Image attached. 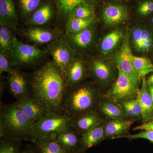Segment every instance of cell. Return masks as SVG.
I'll use <instances>...</instances> for the list:
<instances>
[{"mask_svg": "<svg viewBox=\"0 0 153 153\" xmlns=\"http://www.w3.org/2000/svg\"><path fill=\"white\" fill-rule=\"evenodd\" d=\"M29 77L30 97L51 111L63 113L62 102L68 87L63 75L54 63H46Z\"/></svg>", "mask_w": 153, "mask_h": 153, "instance_id": "obj_1", "label": "cell"}, {"mask_svg": "<svg viewBox=\"0 0 153 153\" xmlns=\"http://www.w3.org/2000/svg\"><path fill=\"white\" fill-rule=\"evenodd\" d=\"M101 95L91 84H78L68 88L63 97V114L73 118L97 111L101 102Z\"/></svg>", "mask_w": 153, "mask_h": 153, "instance_id": "obj_2", "label": "cell"}, {"mask_svg": "<svg viewBox=\"0 0 153 153\" xmlns=\"http://www.w3.org/2000/svg\"><path fill=\"white\" fill-rule=\"evenodd\" d=\"M33 124L14 103L1 105L0 138L31 140Z\"/></svg>", "mask_w": 153, "mask_h": 153, "instance_id": "obj_3", "label": "cell"}, {"mask_svg": "<svg viewBox=\"0 0 153 153\" xmlns=\"http://www.w3.org/2000/svg\"><path fill=\"white\" fill-rule=\"evenodd\" d=\"M71 127V118L65 114L50 111L33 124L31 140L53 136Z\"/></svg>", "mask_w": 153, "mask_h": 153, "instance_id": "obj_4", "label": "cell"}, {"mask_svg": "<svg viewBox=\"0 0 153 153\" xmlns=\"http://www.w3.org/2000/svg\"><path fill=\"white\" fill-rule=\"evenodd\" d=\"M47 55L45 49H39L36 45L24 44L16 36L14 37L10 54L13 67L34 65Z\"/></svg>", "mask_w": 153, "mask_h": 153, "instance_id": "obj_5", "label": "cell"}, {"mask_svg": "<svg viewBox=\"0 0 153 153\" xmlns=\"http://www.w3.org/2000/svg\"><path fill=\"white\" fill-rule=\"evenodd\" d=\"M44 49L47 55L52 57V62L65 79L67 70L76 57L75 49L71 47L64 36L47 44Z\"/></svg>", "mask_w": 153, "mask_h": 153, "instance_id": "obj_6", "label": "cell"}, {"mask_svg": "<svg viewBox=\"0 0 153 153\" xmlns=\"http://www.w3.org/2000/svg\"><path fill=\"white\" fill-rule=\"evenodd\" d=\"M118 77L108 93L111 101H123L138 95L139 80L134 79L117 67Z\"/></svg>", "mask_w": 153, "mask_h": 153, "instance_id": "obj_7", "label": "cell"}, {"mask_svg": "<svg viewBox=\"0 0 153 153\" xmlns=\"http://www.w3.org/2000/svg\"><path fill=\"white\" fill-rule=\"evenodd\" d=\"M7 83L10 92L17 100L30 97V77L17 68L7 73Z\"/></svg>", "mask_w": 153, "mask_h": 153, "instance_id": "obj_8", "label": "cell"}, {"mask_svg": "<svg viewBox=\"0 0 153 153\" xmlns=\"http://www.w3.org/2000/svg\"><path fill=\"white\" fill-rule=\"evenodd\" d=\"M16 105L33 123L51 111L40 102L31 97L17 100Z\"/></svg>", "mask_w": 153, "mask_h": 153, "instance_id": "obj_9", "label": "cell"}, {"mask_svg": "<svg viewBox=\"0 0 153 153\" xmlns=\"http://www.w3.org/2000/svg\"><path fill=\"white\" fill-rule=\"evenodd\" d=\"M28 40L35 44H49L63 36L60 30L57 29L33 27L28 29L25 33Z\"/></svg>", "mask_w": 153, "mask_h": 153, "instance_id": "obj_10", "label": "cell"}, {"mask_svg": "<svg viewBox=\"0 0 153 153\" xmlns=\"http://www.w3.org/2000/svg\"><path fill=\"white\" fill-rule=\"evenodd\" d=\"M131 41L138 52L147 53L153 49V34L146 28H135L132 33Z\"/></svg>", "mask_w": 153, "mask_h": 153, "instance_id": "obj_11", "label": "cell"}, {"mask_svg": "<svg viewBox=\"0 0 153 153\" xmlns=\"http://www.w3.org/2000/svg\"><path fill=\"white\" fill-rule=\"evenodd\" d=\"M87 69L85 63L75 57L68 68L65 77L67 87H73L80 84L87 75Z\"/></svg>", "mask_w": 153, "mask_h": 153, "instance_id": "obj_12", "label": "cell"}, {"mask_svg": "<svg viewBox=\"0 0 153 153\" xmlns=\"http://www.w3.org/2000/svg\"><path fill=\"white\" fill-rule=\"evenodd\" d=\"M72 119V127L80 135L101 125L102 120L97 111L76 117Z\"/></svg>", "mask_w": 153, "mask_h": 153, "instance_id": "obj_13", "label": "cell"}, {"mask_svg": "<svg viewBox=\"0 0 153 153\" xmlns=\"http://www.w3.org/2000/svg\"><path fill=\"white\" fill-rule=\"evenodd\" d=\"M60 146L71 153L80 149L81 135L74 128L52 136Z\"/></svg>", "mask_w": 153, "mask_h": 153, "instance_id": "obj_14", "label": "cell"}, {"mask_svg": "<svg viewBox=\"0 0 153 153\" xmlns=\"http://www.w3.org/2000/svg\"><path fill=\"white\" fill-rule=\"evenodd\" d=\"M103 21L109 26L117 25L124 22L128 16L127 10L121 5L108 4L102 10Z\"/></svg>", "mask_w": 153, "mask_h": 153, "instance_id": "obj_15", "label": "cell"}, {"mask_svg": "<svg viewBox=\"0 0 153 153\" xmlns=\"http://www.w3.org/2000/svg\"><path fill=\"white\" fill-rule=\"evenodd\" d=\"M131 51L128 42H124L119 52L115 56L114 61L117 67L134 79L140 80L129 57V53Z\"/></svg>", "mask_w": 153, "mask_h": 153, "instance_id": "obj_16", "label": "cell"}, {"mask_svg": "<svg viewBox=\"0 0 153 153\" xmlns=\"http://www.w3.org/2000/svg\"><path fill=\"white\" fill-rule=\"evenodd\" d=\"M142 84L139 90L137 98L142 109V118L144 123L148 122L153 118V102L151 98L146 80L144 76L142 77Z\"/></svg>", "mask_w": 153, "mask_h": 153, "instance_id": "obj_17", "label": "cell"}, {"mask_svg": "<svg viewBox=\"0 0 153 153\" xmlns=\"http://www.w3.org/2000/svg\"><path fill=\"white\" fill-rule=\"evenodd\" d=\"M18 19L13 0H0V26L15 29Z\"/></svg>", "mask_w": 153, "mask_h": 153, "instance_id": "obj_18", "label": "cell"}, {"mask_svg": "<svg viewBox=\"0 0 153 153\" xmlns=\"http://www.w3.org/2000/svg\"><path fill=\"white\" fill-rule=\"evenodd\" d=\"M55 10L50 3H46L38 8L28 19L27 25L40 26L48 24L54 17Z\"/></svg>", "mask_w": 153, "mask_h": 153, "instance_id": "obj_19", "label": "cell"}, {"mask_svg": "<svg viewBox=\"0 0 153 153\" xmlns=\"http://www.w3.org/2000/svg\"><path fill=\"white\" fill-rule=\"evenodd\" d=\"M31 141L36 153H70L52 137L34 139Z\"/></svg>", "mask_w": 153, "mask_h": 153, "instance_id": "obj_20", "label": "cell"}, {"mask_svg": "<svg viewBox=\"0 0 153 153\" xmlns=\"http://www.w3.org/2000/svg\"><path fill=\"white\" fill-rule=\"evenodd\" d=\"M64 37L75 50L76 48L82 49L89 47L93 42L94 35L93 30L89 27L78 33L65 34Z\"/></svg>", "mask_w": 153, "mask_h": 153, "instance_id": "obj_21", "label": "cell"}, {"mask_svg": "<svg viewBox=\"0 0 153 153\" xmlns=\"http://www.w3.org/2000/svg\"><path fill=\"white\" fill-rule=\"evenodd\" d=\"M132 121L123 119H113L105 123L104 126L105 139H117L124 135L132 123Z\"/></svg>", "mask_w": 153, "mask_h": 153, "instance_id": "obj_22", "label": "cell"}, {"mask_svg": "<svg viewBox=\"0 0 153 153\" xmlns=\"http://www.w3.org/2000/svg\"><path fill=\"white\" fill-rule=\"evenodd\" d=\"M105 139L104 126L100 125L81 135L80 149L86 151Z\"/></svg>", "mask_w": 153, "mask_h": 153, "instance_id": "obj_23", "label": "cell"}, {"mask_svg": "<svg viewBox=\"0 0 153 153\" xmlns=\"http://www.w3.org/2000/svg\"><path fill=\"white\" fill-rule=\"evenodd\" d=\"M89 71L93 77L100 83L104 84L111 79L112 71L109 65L104 61L94 59L89 64Z\"/></svg>", "mask_w": 153, "mask_h": 153, "instance_id": "obj_24", "label": "cell"}, {"mask_svg": "<svg viewBox=\"0 0 153 153\" xmlns=\"http://www.w3.org/2000/svg\"><path fill=\"white\" fill-rule=\"evenodd\" d=\"M67 17L66 35L78 33L85 30L91 27L96 22L95 18L79 19L75 18L70 14Z\"/></svg>", "mask_w": 153, "mask_h": 153, "instance_id": "obj_25", "label": "cell"}, {"mask_svg": "<svg viewBox=\"0 0 153 153\" xmlns=\"http://www.w3.org/2000/svg\"><path fill=\"white\" fill-rule=\"evenodd\" d=\"M129 57L140 79L146 74L153 72V63L149 59L134 56L131 51L129 53Z\"/></svg>", "mask_w": 153, "mask_h": 153, "instance_id": "obj_26", "label": "cell"}, {"mask_svg": "<svg viewBox=\"0 0 153 153\" xmlns=\"http://www.w3.org/2000/svg\"><path fill=\"white\" fill-rule=\"evenodd\" d=\"M59 13L68 16L77 6L81 4L94 6L96 0H54Z\"/></svg>", "mask_w": 153, "mask_h": 153, "instance_id": "obj_27", "label": "cell"}, {"mask_svg": "<svg viewBox=\"0 0 153 153\" xmlns=\"http://www.w3.org/2000/svg\"><path fill=\"white\" fill-rule=\"evenodd\" d=\"M123 37V33L118 30L112 31L102 40L100 48L103 55H107L112 52L119 44Z\"/></svg>", "mask_w": 153, "mask_h": 153, "instance_id": "obj_28", "label": "cell"}, {"mask_svg": "<svg viewBox=\"0 0 153 153\" xmlns=\"http://www.w3.org/2000/svg\"><path fill=\"white\" fill-rule=\"evenodd\" d=\"M13 29L0 26V53L10 56L14 37Z\"/></svg>", "mask_w": 153, "mask_h": 153, "instance_id": "obj_29", "label": "cell"}, {"mask_svg": "<svg viewBox=\"0 0 153 153\" xmlns=\"http://www.w3.org/2000/svg\"><path fill=\"white\" fill-rule=\"evenodd\" d=\"M98 109L102 114L112 119H123L125 117L123 110L111 100L102 103L100 102Z\"/></svg>", "mask_w": 153, "mask_h": 153, "instance_id": "obj_30", "label": "cell"}, {"mask_svg": "<svg viewBox=\"0 0 153 153\" xmlns=\"http://www.w3.org/2000/svg\"><path fill=\"white\" fill-rule=\"evenodd\" d=\"M22 141L2 138L0 140V153H21Z\"/></svg>", "mask_w": 153, "mask_h": 153, "instance_id": "obj_31", "label": "cell"}, {"mask_svg": "<svg viewBox=\"0 0 153 153\" xmlns=\"http://www.w3.org/2000/svg\"><path fill=\"white\" fill-rule=\"evenodd\" d=\"M43 0H18L22 15L27 17L33 13L41 4Z\"/></svg>", "mask_w": 153, "mask_h": 153, "instance_id": "obj_32", "label": "cell"}, {"mask_svg": "<svg viewBox=\"0 0 153 153\" xmlns=\"http://www.w3.org/2000/svg\"><path fill=\"white\" fill-rule=\"evenodd\" d=\"M70 14L75 18L79 19H88L94 18L93 6L90 5H79Z\"/></svg>", "mask_w": 153, "mask_h": 153, "instance_id": "obj_33", "label": "cell"}, {"mask_svg": "<svg viewBox=\"0 0 153 153\" xmlns=\"http://www.w3.org/2000/svg\"><path fill=\"white\" fill-rule=\"evenodd\" d=\"M125 138L129 140L137 139H144L147 140L153 143V131L143 130L139 133L134 134L124 135L118 137V138Z\"/></svg>", "mask_w": 153, "mask_h": 153, "instance_id": "obj_34", "label": "cell"}, {"mask_svg": "<svg viewBox=\"0 0 153 153\" xmlns=\"http://www.w3.org/2000/svg\"><path fill=\"white\" fill-rule=\"evenodd\" d=\"M137 12L143 16H147L153 13V0H146L142 2L137 8Z\"/></svg>", "mask_w": 153, "mask_h": 153, "instance_id": "obj_35", "label": "cell"}, {"mask_svg": "<svg viewBox=\"0 0 153 153\" xmlns=\"http://www.w3.org/2000/svg\"><path fill=\"white\" fill-rule=\"evenodd\" d=\"M11 64L10 57L0 53V74L4 72L8 73L13 68Z\"/></svg>", "mask_w": 153, "mask_h": 153, "instance_id": "obj_36", "label": "cell"}, {"mask_svg": "<svg viewBox=\"0 0 153 153\" xmlns=\"http://www.w3.org/2000/svg\"><path fill=\"white\" fill-rule=\"evenodd\" d=\"M121 105L122 107V109L124 112L126 114L131 117L135 118L137 117L131 105L130 102L129 100H123L121 102Z\"/></svg>", "mask_w": 153, "mask_h": 153, "instance_id": "obj_37", "label": "cell"}, {"mask_svg": "<svg viewBox=\"0 0 153 153\" xmlns=\"http://www.w3.org/2000/svg\"><path fill=\"white\" fill-rule=\"evenodd\" d=\"M129 101L134 111L136 114L137 117H142V107L141 106V105L137 98L129 100Z\"/></svg>", "mask_w": 153, "mask_h": 153, "instance_id": "obj_38", "label": "cell"}, {"mask_svg": "<svg viewBox=\"0 0 153 153\" xmlns=\"http://www.w3.org/2000/svg\"><path fill=\"white\" fill-rule=\"evenodd\" d=\"M152 130L153 131V121L144 123L134 128L133 130Z\"/></svg>", "mask_w": 153, "mask_h": 153, "instance_id": "obj_39", "label": "cell"}, {"mask_svg": "<svg viewBox=\"0 0 153 153\" xmlns=\"http://www.w3.org/2000/svg\"><path fill=\"white\" fill-rule=\"evenodd\" d=\"M21 153H36L33 145H28L22 149Z\"/></svg>", "mask_w": 153, "mask_h": 153, "instance_id": "obj_40", "label": "cell"}, {"mask_svg": "<svg viewBox=\"0 0 153 153\" xmlns=\"http://www.w3.org/2000/svg\"><path fill=\"white\" fill-rule=\"evenodd\" d=\"M5 88V83L4 79H1V85H0V95L1 97L2 95L3 92Z\"/></svg>", "mask_w": 153, "mask_h": 153, "instance_id": "obj_41", "label": "cell"}, {"mask_svg": "<svg viewBox=\"0 0 153 153\" xmlns=\"http://www.w3.org/2000/svg\"><path fill=\"white\" fill-rule=\"evenodd\" d=\"M147 84L148 85H153V74L149 76L147 80H146Z\"/></svg>", "mask_w": 153, "mask_h": 153, "instance_id": "obj_42", "label": "cell"}, {"mask_svg": "<svg viewBox=\"0 0 153 153\" xmlns=\"http://www.w3.org/2000/svg\"><path fill=\"white\" fill-rule=\"evenodd\" d=\"M148 88H149L150 95L151 98L153 102V85H150Z\"/></svg>", "mask_w": 153, "mask_h": 153, "instance_id": "obj_43", "label": "cell"}, {"mask_svg": "<svg viewBox=\"0 0 153 153\" xmlns=\"http://www.w3.org/2000/svg\"><path fill=\"white\" fill-rule=\"evenodd\" d=\"M71 153H87L86 152V151H84L82 150V149H78L77 150L74 151V152H73Z\"/></svg>", "mask_w": 153, "mask_h": 153, "instance_id": "obj_44", "label": "cell"}, {"mask_svg": "<svg viewBox=\"0 0 153 153\" xmlns=\"http://www.w3.org/2000/svg\"><path fill=\"white\" fill-rule=\"evenodd\" d=\"M152 23L153 25V17H152Z\"/></svg>", "mask_w": 153, "mask_h": 153, "instance_id": "obj_45", "label": "cell"}, {"mask_svg": "<svg viewBox=\"0 0 153 153\" xmlns=\"http://www.w3.org/2000/svg\"><path fill=\"white\" fill-rule=\"evenodd\" d=\"M116 1H126V0H116Z\"/></svg>", "mask_w": 153, "mask_h": 153, "instance_id": "obj_46", "label": "cell"}, {"mask_svg": "<svg viewBox=\"0 0 153 153\" xmlns=\"http://www.w3.org/2000/svg\"><path fill=\"white\" fill-rule=\"evenodd\" d=\"M151 121H153V118L152 120H151Z\"/></svg>", "mask_w": 153, "mask_h": 153, "instance_id": "obj_47", "label": "cell"}]
</instances>
